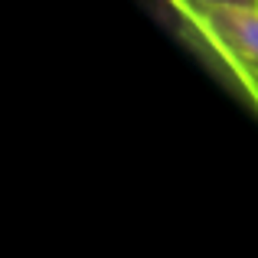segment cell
Here are the masks:
<instances>
[{"mask_svg":"<svg viewBox=\"0 0 258 258\" xmlns=\"http://www.w3.org/2000/svg\"><path fill=\"white\" fill-rule=\"evenodd\" d=\"M180 23L229 69L258 108V7L255 4H200L176 7Z\"/></svg>","mask_w":258,"mask_h":258,"instance_id":"6da1fadb","label":"cell"},{"mask_svg":"<svg viewBox=\"0 0 258 258\" xmlns=\"http://www.w3.org/2000/svg\"><path fill=\"white\" fill-rule=\"evenodd\" d=\"M173 7H200V4H255V0H167Z\"/></svg>","mask_w":258,"mask_h":258,"instance_id":"7a4b0ae2","label":"cell"},{"mask_svg":"<svg viewBox=\"0 0 258 258\" xmlns=\"http://www.w3.org/2000/svg\"><path fill=\"white\" fill-rule=\"evenodd\" d=\"M255 7H258V0H255Z\"/></svg>","mask_w":258,"mask_h":258,"instance_id":"3957f363","label":"cell"}]
</instances>
